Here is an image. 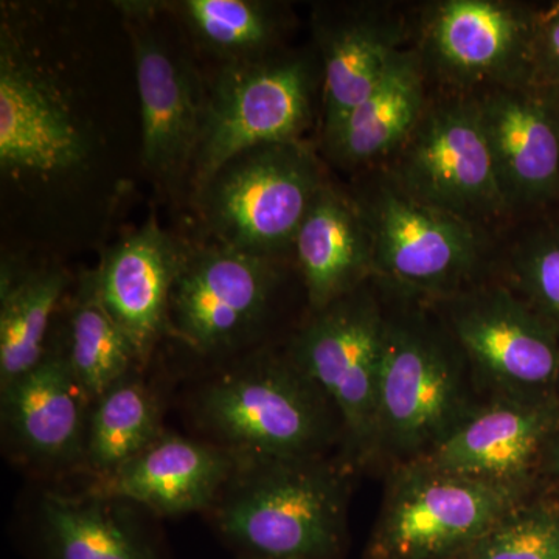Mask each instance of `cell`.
Masks as SVG:
<instances>
[{"label":"cell","instance_id":"6da1fadb","mask_svg":"<svg viewBox=\"0 0 559 559\" xmlns=\"http://www.w3.org/2000/svg\"><path fill=\"white\" fill-rule=\"evenodd\" d=\"M378 285L384 337L374 457L393 468L428 457L481 399L469 360L436 305Z\"/></svg>","mask_w":559,"mask_h":559},{"label":"cell","instance_id":"7a4b0ae2","mask_svg":"<svg viewBox=\"0 0 559 559\" xmlns=\"http://www.w3.org/2000/svg\"><path fill=\"white\" fill-rule=\"evenodd\" d=\"M349 487L326 457L242 460L209 511L245 559H337L347 543Z\"/></svg>","mask_w":559,"mask_h":559},{"label":"cell","instance_id":"3957f363","mask_svg":"<svg viewBox=\"0 0 559 559\" xmlns=\"http://www.w3.org/2000/svg\"><path fill=\"white\" fill-rule=\"evenodd\" d=\"M194 415L242 460L325 457L342 439L336 412L288 352L253 356L207 382Z\"/></svg>","mask_w":559,"mask_h":559},{"label":"cell","instance_id":"277c9868","mask_svg":"<svg viewBox=\"0 0 559 559\" xmlns=\"http://www.w3.org/2000/svg\"><path fill=\"white\" fill-rule=\"evenodd\" d=\"M352 197L369 227L373 278L385 288L439 301L485 280L481 227L417 200L382 168Z\"/></svg>","mask_w":559,"mask_h":559},{"label":"cell","instance_id":"5b68a950","mask_svg":"<svg viewBox=\"0 0 559 559\" xmlns=\"http://www.w3.org/2000/svg\"><path fill=\"white\" fill-rule=\"evenodd\" d=\"M329 180L304 140L241 151L198 189L202 218L221 245L277 259L293 250Z\"/></svg>","mask_w":559,"mask_h":559},{"label":"cell","instance_id":"8992f818","mask_svg":"<svg viewBox=\"0 0 559 559\" xmlns=\"http://www.w3.org/2000/svg\"><path fill=\"white\" fill-rule=\"evenodd\" d=\"M530 489L474 479L425 460L393 466L371 559H454L527 500Z\"/></svg>","mask_w":559,"mask_h":559},{"label":"cell","instance_id":"52a82bcc","mask_svg":"<svg viewBox=\"0 0 559 559\" xmlns=\"http://www.w3.org/2000/svg\"><path fill=\"white\" fill-rule=\"evenodd\" d=\"M384 337V300L373 278L312 311L288 355L336 412L342 440L355 462L377 450L378 385Z\"/></svg>","mask_w":559,"mask_h":559},{"label":"cell","instance_id":"ba28073f","mask_svg":"<svg viewBox=\"0 0 559 559\" xmlns=\"http://www.w3.org/2000/svg\"><path fill=\"white\" fill-rule=\"evenodd\" d=\"M382 170L417 200L485 229L507 218L474 95L441 92Z\"/></svg>","mask_w":559,"mask_h":559},{"label":"cell","instance_id":"9c48e42d","mask_svg":"<svg viewBox=\"0 0 559 559\" xmlns=\"http://www.w3.org/2000/svg\"><path fill=\"white\" fill-rule=\"evenodd\" d=\"M465 352L485 396L554 399L559 334L506 283L481 280L450 299L432 301Z\"/></svg>","mask_w":559,"mask_h":559},{"label":"cell","instance_id":"30bf717a","mask_svg":"<svg viewBox=\"0 0 559 559\" xmlns=\"http://www.w3.org/2000/svg\"><path fill=\"white\" fill-rule=\"evenodd\" d=\"M538 11L506 0H440L419 17L426 75L450 94L532 84Z\"/></svg>","mask_w":559,"mask_h":559},{"label":"cell","instance_id":"8fae6325","mask_svg":"<svg viewBox=\"0 0 559 559\" xmlns=\"http://www.w3.org/2000/svg\"><path fill=\"white\" fill-rule=\"evenodd\" d=\"M314 68L305 57L230 62L205 100L193 160L197 189L241 151L301 140L312 116Z\"/></svg>","mask_w":559,"mask_h":559},{"label":"cell","instance_id":"7c38bea8","mask_svg":"<svg viewBox=\"0 0 559 559\" xmlns=\"http://www.w3.org/2000/svg\"><path fill=\"white\" fill-rule=\"evenodd\" d=\"M275 260L226 245L187 250L170 326L202 355L240 347L259 329L277 285Z\"/></svg>","mask_w":559,"mask_h":559},{"label":"cell","instance_id":"4fadbf2b","mask_svg":"<svg viewBox=\"0 0 559 559\" xmlns=\"http://www.w3.org/2000/svg\"><path fill=\"white\" fill-rule=\"evenodd\" d=\"M90 143L49 76L2 38L0 167L10 175L53 178L80 168Z\"/></svg>","mask_w":559,"mask_h":559},{"label":"cell","instance_id":"5bb4252c","mask_svg":"<svg viewBox=\"0 0 559 559\" xmlns=\"http://www.w3.org/2000/svg\"><path fill=\"white\" fill-rule=\"evenodd\" d=\"M510 213L559 194V92L522 84L474 95Z\"/></svg>","mask_w":559,"mask_h":559},{"label":"cell","instance_id":"9a60e30c","mask_svg":"<svg viewBox=\"0 0 559 559\" xmlns=\"http://www.w3.org/2000/svg\"><path fill=\"white\" fill-rule=\"evenodd\" d=\"M559 426L557 400L484 396L428 457L436 468L530 489Z\"/></svg>","mask_w":559,"mask_h":559},{"label":"cell","instance_id":"2e32d148","mask_svg":"<svg viewBox=\"0 0 559 559\" xmlns=\"http://www.w3.org/2000/svg\"><path fill=\"white\" fill-rule=\"evenodd\" d=\"M2 392V426L11 450L40 468L84 466L92 400L73 377L64 345Z\"/></svg>","mask_w":559,"mask_h":559},{"label":"cell","instance_id":"e0dca14e","mask_svg":"<svg viewBox=\"0 0 559 559\" xmlns=\"http://www.w3.org/2000/svg\"><path fill=\"white\" fill-rule=\"evenodd\" d=\"M240 463L219 444L164 432L119 469L94 479L86 492L138 503L159 516L210 511Z\"/></svg>","mask_w":559,"mask_h":559},{"label":"cell","instance_id":"ac0fdd59","mask_svg":"<svg viewBox=\"0 0 559 559\" xmlns=\"http://www.w3.org/2000/svg\"><path fill=\"white\" fill-rule=\"evenodd\" d=\"M411 25L393 7L353 3L325 7L314 16L323 81V132L333 130L407 49Z\"/></svg>","mask_w":559,"mask_h":559},{"label":"cell","instance_id":"d6986e66","mask_svg":"<svg viewBox=\"0 0 559 559\" xmlns=\"http://www.w3.org/2000/svg\"><path fill=\"white\" fill-rule=\"evenodd\" d=\"M187 250L151 219L106 250L94 271L103 305L127 334L140 364L170 325L171 293Z\"/></svg>","mask_w":559,"mask_h":559},{"label":"cell","instance_id":"ffe728a7","mask_svg":"<svg viewBox=\"0 0 559 559\" xmlns=\"http://www.w3.org/2000/svg\"><path fill=\"white\" fill-rule=\"evenodd\" d=\"M134 62L143 162L159 178H176L193 167L207 98L193 70L154 36L135 33Z\"/></svg>","mask_w":559,"mask_h":559},{"label":"cell","instance_id":"44dd1931","mask_svg":"<svg viewBox=\"0 0 559 559\" xmlns=\"http://www.w3.org/2000/svg\"><path fill=\"white\" fill-rule=\"evenodd\" d=\"M417 47L401 50L370 94L333 128L323 148L345 170H374L401 148L430 100Z\"/></svg>","mask_w":559,"mask_h":559},{"label":"cell","instance_id":"7402d4cb","mask_svg":"<svg viewBox=\"0 0 559 559\" xmlns=\"http://www.w3.org/2000/svg\"><path fill=\"white\" fill-rule=\"evenodd\" d=\"M312 311L373 278L369 227L352 194L326 182L293 245Z\"/></svg>","mask_w":559,"mask_h":559},{"label":"cell","instance_id":"603a6c76","mask_svg":"<svg viewBox=\"0 0 559 559\" xmlns=\"http://www.w3.org/2000/svg\"><path fill=\"white\" fill-rule=\"evenodd\" d=\"M121 500L44 492L38 536L47 559H157L153 544Z\"/></svg>","mask_w":559,"mask_h":559},{"label":"cell","instance_id":"cb8c5ba5","mask_svg":"<svg viewBox=\"0 0 559 559\" xmlns=\"http://www.w3.org/2000/svg\"><path fill=\"white\" fill-rule=\"evenodd\" d=\"M69 277L60 267L21 270L2 264L0 275V389L46 358L51 318Z\"/></svg>","mask_w":559,"mask_h":559},{"label":"cell","instance_id":"d4e9b609","mask_svg":"<svg viewBox=\"0 0 559 559\" xmlns=\"http://www.w3.org/2000/svg\"><path fill=\"white\" fill-rule=\"evenodd\" d=\"M164 433L156 395L134 373L92 401L84 466L108 476Z\"/></svg>","mask_w":559,"mask_h":559},{"label":"cell","instance_id":"484cf974","mask_svg":"<svg viewBox=\"0 0 559 559\" xmlns=\"http://www.w3.org/2000/svg\"><path fill=\"white\" fill-rule=\"evenodd\" d=\"M64 352L73 377L92 401L140 366L127 334L103 305L94 272L81 280L72 301Z\"/></svg>","mask_w":559,"mask_h":559},{"label":"cell","instance_id":"4316f807","mask_svg":"<svg viewBox=\"0 0 559 559\" xmlns=\"http://www.w3.org/2000/svg\"><path fill=\"white\" fill-rule=\"evenodd\" d=\"M183 20L204 49L230 62L266 58L280 33L278 11L253 0H187Z\"/></svg>","mask_w":559,"mask_h":559},{"label":"cell","instance_id":"83f0119b","mask_svg":"<svg viewBox=\"0 0 559 559\" xmlns=\"http://www.w3.org/2000/svg\"><path fill=\"white\" fill-rule=\"evenodd\" d=\"M559 334V226L522 235L507 255V282Z\"/></svg>","mask_w":559,"mask_h":559},{"label":"cell","instance_id":"f1b7e54d","mask_svg":"<svg viewBox=\"0 0 559 559\" xmlns=\"http://www.w3.org/2000/svg\"><path fill=\"white\" fill-rule=\"evenodd\" d=\"M454 559H559V510L525 500Z\"/></svg>","mask_w":559,"mask_h":559},{"label":"cell","instance_id":"f546056e","mask_svg":"<svg viewBox=\"0 0 559 559\" xmlns=\"http://www.w3.org/2000/svg\"><path fill=\"white\" fill-rule=\"evenodd\" d=\"M532 84L559 91V3L539 10L533 40Z\"/></svg>","mask_w":559,"mask_h":559},{"label":"cell","instance_id":"4dcf8cb0","mask_svg":"<svg viewBox=\"0 0 559 559\" xmlns=\"http://www.w3.org/2000/svg\"><path fill=\"white\" fill-rule=\"evenodd\" d=\"M543 460H546V466L549 468L554 476L559 477V426L555 430L554 436L547 444V450L544 452Z\"/></svg>","mask_w":559,"mask_h":559},{"label":"cell","instance_id":"1f68e13d","mask_svg":"<svg viewBox=\"0 0 559 559\" xmlns=\"http://www.w3.org/2000/svg\"><path fill=\"white\" fill-rule=\"evenodd\" d=\"M241 559H245V558H241Z\"/></svg>","mask_w":559,"mask_h":559},{"label":"cell","instance_id":"d6a6232c","mask_svg":"<svg viewBox=\"0 0 559 559\" xmlns=\"http://www.w3.org/2000/svg\"><path fill=\"white\" fill-rule=\"evenodd\" d=\"M559 92V91H558Z\"/></svg>","mask_w":559,"mask_h":559}]
</instances>
